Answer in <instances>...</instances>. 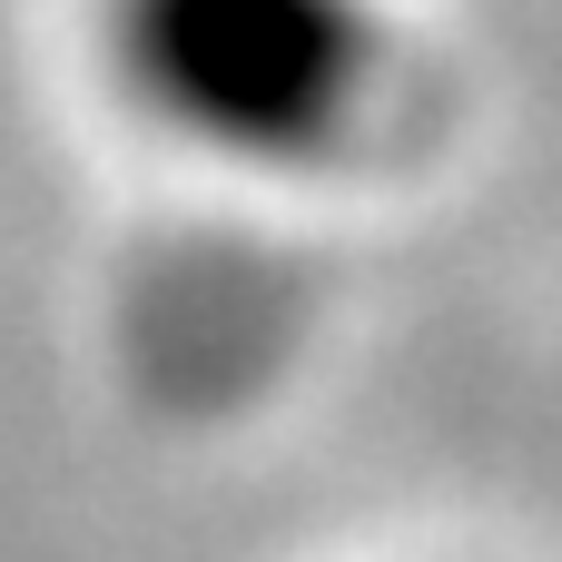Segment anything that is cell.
I'll return each instance as SVG.
<instances>
[{
	"instance_id": "cell-1",
	"label": "cell",
	"mask_w": 562,
	"mask_h": 562,
	"mask_svg": "<svg viewBox=\"0 0 562 562\" xmlns=\"http://www.w3.org/2000/svg\"><path fill=\"white\" fill-rule=\"evenodd\" d=\"M99 59L158 138L247 178L346 168L405 79L385 0H99Z\"/></svg>"
}]
</instances>
